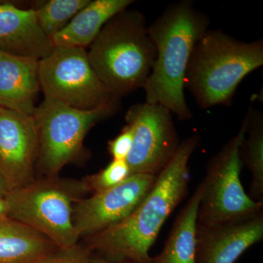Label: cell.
<instances>
[{"label":"cell","instance_id":"cell-8","mask_svg":"<svg viewBox=\"0 0 263 263\" xmlns=\"http://www.w3.org/2000/svg\"><path fill=\"white\" fill-rule=\"evenodd\" d=\"M39 80L44 98L80 110H91L119 102L91 67L87 50L53 46L39 60Z\"/></svg>","mask_w":263,"mask_h":263},{"label":"cell","instance_id":"cell-7","mask_svg":"<svg viewBox=\"0 0 263 263\" xmlns=\"http://www.w3.org/2000/svg\"><path fill=\"white\" fill-rule=\"evenodd\" d=\"M247 127L245 117L238 134L230 138L208 162L206 174L200 183L202 195L197 226L234 222L262 212V202L252 200L246 193L240 181L243 164L240 158V147Z\"/></svg>","mask_w":263,"mask_h":263},{"label":"cell","instance_id":"cell-3","mask_svg":"<svg viewBox=\"0 0 263 263\" xmlns=\"http://www.w3.org/2000/svg\"><path fill=\"white\" fill-rule=\"evenodd\" d=\"M263 65V41H238L207 29L194 46L184 85L202 109L229 105L246 76Z\"/></svg>","mask_w":263,"mask_h":263},{"label":"cell","instance_id":"cell-4","mask_svg":"<svg viewBox=\"0 0 263 263\" xmlns=\"http://www.w3.org/2000/svg\"><path fill=\"white\" fill-rule=\"evenodd\" d=\"M87 54L100 81L121 98L143 89L155 65L157 49L144 15L127 9L105 24Z\"/></svg>","mask_w":263,"mask_h":263},{"label":"cell","instance_id":"cell-25","mask_svg":"<svg viewBox=\"0 0 263 263\" xmlns=\"http://www.w3.org/2000/svg\"><path fill=\"white\" fill-rule=\"evenodd\" d=\"M7 216V205L5 198H0V218Z\"/></svg>","mask_w":263,"mask_h":263},{"label":"cell","instance_id":"cell-18","mask_svg":"<svg viewBox=\"0 0 263 263\" xmlns=\"http://www.w3.org/2000/svg\"><path fill=\"white\" fill-rule=\"evenodd\" d=\"M247 132L240 147V158L252 174L250 195L254 201L263 202V116L250 108L246 116Z\"/></svg>","mask_w":263,"mask_h":263},{"label":"cell","instance_id":"cell-19","mask_svg":"<svg viewBox=\"0 0 263 263\" xmlns=\"http://www.w3.org/2000/svg\"><path fill=\"white\" fill-rule=\"evenodd\" d=\"M91 0H49L43 2L34 10L36 20L45 35L51 39L65 28L74 16Z\"/></svg>","mask_w":263,"mask_h":263},{"label":"cell","instance_id":"cell-20","mask_svg":"<svg viewBox=\"0 0 263 263\" xmlns=\"http://www.w3.org/2000/svg\"><path fill=\"white\" fill-rule=\"evenodd\" d=\"M131 175L126 160L111 161L100 172L86 176L83 181L89 193H101L122 183Z\"/></svg>","mask_w":263,"mask_h":263},{"label":"cell","instance_id":"cell-22","mask_svg":"<svg viewBox=\"0 0 263 263\" xmlns=\"http://www.w3.org/2000/svg\"><path fill=\"white\" fill-rule=\"evenodd\" d=\"M134 140V129L127 124L119 136L108 142V152L115 160H126Z\"/></svg>","mask_w":263,"mask_h":263},{"label":"cell","instance_id":"cell-14","mask_svg":"<svg viewBox=\"0 0 263 263\" xmlns=\"http://www.w3.org/2000/svg\"><path fill=\"white\" fill-rule=\"evenodd\" d=\"M40 91L39 60L0 53V107L33 115Z\"/></svg>","mask_w":263,"mask_h":263},{"label":"cell","instance_id":"cell-11","mask_svg":"<svg viewBox=\"0 0 263 263\" xmlns=\"http://www.w3.org/2000/svg\"><path fill=\"white\" fill-rule=\"evenodd\" d=\"M39 141L33 115L0 107V176L8 191L37 179Z\"/></svg>","mask_w":263,"mask_h":263},{"label":"cell","instance_id":"cell-9","mask_svg":"<svg viewBox=\"0 0 263 263\" xmlns=\"http://www.w3.org/2000/svg\"><path fill=\"white\" fill-rule=\"evenodd\" d=\"M125 120L134 129L133 146L126 159L131 174L157 176L180 144L173 114L159 104L145 102L131 106Z\"/></svg>","mask_w":263,"mask_h":263},{"label":"cell","instance_id":"cell-23","mask_svg":"<svg viewBox=\"0 0 263 263\" xmlns=\"http://www.w3.org/2000/svg\"><path fill=\"white\" fill-rule=\"evenodd\" d=\"M89 263H134L129 262H109L106 259H103V257H99L96 254H92L91 258L90 259Z\"/></svg>","mask_w":263,"mask_h":263},{"label":"cell","instance_id":"cell-1","mask_svg":"<svg viewBox=\"0 0 263 263\" xmlns=\"http://www.w3.org/2000/svg\"><path fill=\"white\" fill-rule=\"evenodd\" d=\"M199 143L197 135L180 142L174 157L135 210L119 224L85 238L88 249L109 262H149V251L162 226L187 193L189 162Z\"/></svg>","mask_w":263,"mask_h":263},{"label":"cell","instance_id":"cell-10","mask_svg":"<svg viewBox=\"0 0 263 263\" xmlns=\"http://www.w3.org/2000/svg\"><path fill=\"white\" fill-rule=\"evenodd\" d=\"M157 176L131 174L125 181L92 196L73 209V224L80 239L98 234L124 220L149 193Z\"/></svg>","mask_w":263,"mask_h":263},{"label":"cell","instance_id":"cell-15","mask_svg":"<svg viewBox=\"0 0 263 263\" xmlns=\"http://www.w3.org/2000/svg\"><path fill=\"white\" fill-rule=\"evenodd\" d=\"M133 3V0H91L65 28L51 37L52 44L86 49L108 21Z\"/></svg>","mask_w":263,"mask_h":263},{"label":"cell","instance_id":"cell-24","mask_svg":"<svg viewBox=\"0 0 263 263\" xmlns=\"http://www.w3.org/2000/svg\"><path fill=\"white\" fill-rule=\"evenodd\" d=\"M8 192L9 191H8V187H7L6 183H5L2 176H0V198H5Z\"/></svg>","mask_w":263,"mask_h":263},{"label":"cell","instance_id":"cell-12","mask_svg":"<svg viewBox=\"0 0 263 263\" xmlns=\"http://www.w3.org/2000/svg\"><path fill=\"white\" fill-rule=\"evenodd\" d=\"M263 239V212L234 222L197 224L196 263H235Z\"/></svg>","mask_w":263,"mask_h":263},{"label":"cell","instance_id":"cell-6","mask_svg":"<svg viewBox=\"0 0 263 263\" xmlns=\"http://www.w3.org/2000/svg\"><path fill=\"white\" fill-rule=\"evenodd\" d=\"M119 105V101L80 110L44 98L33 114L39 141L36 174L40 178L58 176L66 164L79 157L90 129L115 113Z\"/></svg>","mask_w":263,"mask_h":263},{"label":"cell","instance_id":"cell-13","mask_svg":"<svg viewBox=\"0 0 263 263\" xmlns=\"http://www.w3.org/2000/svg\"><path fill=\"white\" fill-rule=\"evenodd\" d=\"M53 48L36 20L32 8L0 3V53L41 60Z\"/></svg>","mask_w":263,"mask_h":263},{"label":"cell","instance_id":"cell-2","mask_svg":"<svg viewBox=\"0 0 263 263\" xmlns=\"http://www.w3.org/2000/svg\"><path fill=\"white\" fill-rule=\"evenodd\" d=\"M209 24V16L193 2L182 0L169 5L148 26L157 57L143 87L146 103L165 107L181 121L193 118L185 98V76L194 46Z\"/></svg>","mask_w":263,"mask_h":263},{"label":"cell","instance_id":"cell-17","mask_svg":"<svg viewBox=\"0 0 263 263\" xmlns=\"http://www.w3.org/2000/svg\"><path fill=\"white\" fill-rule=\"evenodd\" d=\"M202 187L197 186L176 217L163 250L148 263H196L197 220Z\"/></svg>","mask_w":263,"mask_h":263},{"label":"cell","instance_id":"cell-21","mask_svg":"<svg viewBox=\"0 0 263 263\" xmlns=\"http://www.w3.org/2000/svg\"><path fill=\"white\" fill-rule=\"evenodd\" d=\"M92 252L84 243H77L67 249H59L39 263H89Z\"/></svg>","mask_w":263,"mask_h":263},{"label":"cell","instance_id":"cell-5","mask_svg":"<svg viewBox=\"0 0 263 263\" xmlns=\"http://www.w3.org/2000/svg\"><path fill=\"white\" fill-rule=\"evenodd\" d=\"M87 193L83 179L37 178L8 192L7 216L46 235L59 248H70L80 240L73 224L74 205Z\"/></svg>","mask_w":263,"mask_h":263},{"label":"cell","instance_id":"cell-16","mask_svg":"<svg viewBox=\"0 0 263 263\" xmlns=\"http://www.w3.org/2000/svg\"><path fill=\"white\" fill-rule=\"evenodd\" d=\"M59 249L30 227L8 216L0 218V263H39Z\"/></svg>","mask_w":263,"mask_h":263}]
</instances>
